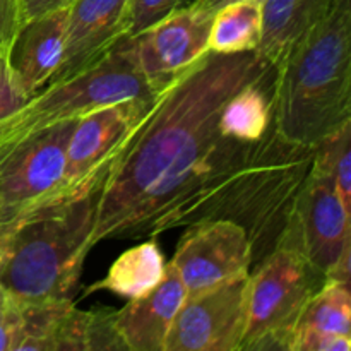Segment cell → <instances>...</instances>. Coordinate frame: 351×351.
<instances>
[{
	"label": "cell",
	"instance_id": "4",
	"mask_svg": "<svg viewBox=\"0 0 351 351\" xmlns=\"http://www.w3.org/2000/svg\"><path fill=\"white\" fill-rule=\"evenodd\" d=\"M103 185L62 195L16 219L0 263V287L16 304L72 298L95 245Z\"/></svg>",
	"mask_w": 351,
	"mask_h": 351
},
{
	"label": "cell",
	"instance_id": "25",
	"mask_svg": "<svg viewBox=\"0 0 351 351\" xmlns=\"http://www.w3.org/2000/svg\"><path fill=\"white\" fill-rule=\"evenodd\" d=\"M23 24V0H0V53L7 55Z\"/></svg>",
	"mask_w": 351,
	"mask_h": 351
},
{
	"label": "cell",
	"instance_id": "15",
	"mask_svg": "<svg viewBox=\"0 0 351 351\" xmlns=\"http://www.w3.org/2000/svg\"><path fill=\"white\" fill-rule=\"evenodd\" d=\"M185 297L180 274L168 263L163 278L149 293L132 298L122 311L115 312V326L127 350L165 351L168 331Z\"/></svg>",
	"mask_w": 351,
	"mask_h": 351
},
{
	"label": "cell",
	"instance_id": "7",
	"mask_svg": "<svg viewBox=\"0 0 351 351\" xmlns=\"http://www.w3.org/2000/svg\"><path fill=\"white\" fill-rule=\"evenodd\" d=\"M77 120L53 123L0 146V206L9 215L17 218L67 195L65 161Z\"/></svg>",
	"mask_w": 351,
	"mask_h": 351
},
{
	"label": "cell",
	"instance_id": "22",
	"mask_svg": "<svg viewBox=\"0 0 351 351\" xmlns=\"http://www.w3.org/2000/svg\"><path fill=\"white\" fill-rule=\"evenodd\" d=\"M184 0H129L127 2L125 36L136 38L147 27L163 21L177 9Z\"/></svg>",
	"mask_w": 351,
	"mask_h": 351
},
{
	"label": "cell",
	"instance_id": "13",
	"mask_svg": "<svg viewBox=\"0 0 351 351\" xmlns=\"http://www.w3.org/2000/svg\"><path fill=\"white\" fill-rule=\"evenodd\" d=\"M127 2L74 0L67 7L64 55L51 81L69 77L91 65L125 36Z\"/></svg>",
	"mask_w": 351,
	"mask_h": 351
},
{
	"label": "cell",
	"instance_id": "8",
	"mask_svg": "<svg viewBox=\"0 0 351 351\" xmlns=\"http://www.w3.org/2000/svg\"><path fill=\"white\" fill-rule=\"evenodd\" d=\"M350 216L332 178L312 167L278 245L300 252L326 276L351 249Z\"/></svg>",
	"mask_w": 351,
	"mask_h": 351
},
{
	"label": "cell",
	"instance_id": "19",
	"mask_svg": "<svg viewBox=\"0 0 351 351\" xmlns=\"http://www.w3.org/2000/svg\"><path fill=\"white\" fill-rule=\"evenodd\" d=\"M263 38V2L237 0L213 12L209 51L243 53L259 50Z\"/></svg>",
	"mask_w": 351,
	"mask_h": 351
},
{
	"label": "cell",
	"instance_id": "2",
	"mask_svg": "<svg viewBox=\"0 0 351 351\" xmlns=\"http://www.w3.org/2000/svg\"><path fill=\"white\" fill-rule=\"evenodd\" d=\"M314 163V147L290 143L273 123L266 136L243 143L213 173L185 211L180 226L228 219L242 226L252 266L276 249Z\"/></svg>",
	"mask_w": 351,
	"mask_h": 351
},
{
	"label": "cell",
	"instance_id": "29",
	"mask_svg": "<svg viewBox=\"0 0 351 351\" xmlns=\"http://www.w3.org/2000/svg\"><path fill=\"white\" fill-rule=\"evenodd\" d=\"M230 2H237V0H194L191 5L213 14L216 9H219V7L226 5V3H230ZM259 2H263V0H259Z\"/></svg>",
	"mask_w": 351,
	"mask_h": 351
},
{
	"label": "cell",
	"instance_id": "27",
	"mask_svg": "<svg viewBox=\"0 0 351 351\" xmlns=\"http://www.w3.org/2000/svg\"><path fill=\"white\" fill-rule=\"evenodd\" d=\"M74 0H23V23L53 10L65 9Z\"/></svg>",
	"mask_w": 351,
	"mask_h": 351
},
{
	"label": "cell",
	"instance_id": "17",
	"mask_svg": "<svg viewBox=\"0 0 351 351\" xmlns=\"http://www.w3.org/2000/svg\"><path fill=\"white\" fill-rule=\"evenodd\" d=\"M274 75L276 71L230 96L218 119V129L223 136L245 143L266 136L274 123Z\"/></svg>",
	"mask_w": 351,
	"mask_h": 351
},
{
	"label": "cell",
	"instance_id": "31",
	"mask_svg": "<svg viewBox=\"0 0 351 351\" xmlns=\"http://www.w3.org/2000/svg\"><path fill=\"white\" fill-rule=\"evenodd\" d=\"M3 60H5V55H3V53H0V64H2Z\"/></svg>",
	"mask_w": 351,
	"mask_h": 351
},
{
	"label": "cell",
	"instance_id": "21",
	"mask_svg": "<svg viewBox=\"0 0 351 351\" xmlns=\"http://www.w3.org/2000/svg\"><path fill=\"white\" fill-rule=\"evenodd\" d=\"M312 167L332 178L343 204L351 211V122L315 144Z\"/></svg>",
	"mask_w": 351,
	"mask_h": 351
},
{
	"label": "cell",
	"instance_id": "1",
	"mask_svg": "<svg viewBox=\"0 0 351 351\" xmlns=\"http://www.w3.org/2000/svg\"><path fill=\"white\" fill-rule=\"evenodd\" d=\"M273 71L257 50L208 51L160 89L106 175L95 243L154 239L165 213L215 146L223 105L233 93Z\"/></svg>",
	"mask_w": 351,
	"mask_h": 351
},
{
	"label": "cell",
	"instance_id": "3",
	"mask_svg": "<svg viewBox=\"0 0 351 351\" xmlns=\"http://www.w3.org/2000/svg\"><path fill=\"white\" fill-rule=\"evenodd\" d=\"M351 122V2L335 0L276 67L274 125L314 147Z\"/></svg>",
	"mask_w": 351,
	"mask_h": 351
},
{
	"label": "cell",
	"instance_id": "23",
	"mask_svg": "<svg viewBox=\"0 0 351 351\" xmlns=\"http://www.w3.org/2000/svg\"><path fill=\"white\" fill-rule=\"evenodd\" d=\"M351 336L324 335L315 331H295L291 351H350Z\"/></svg>",
	"mask_w": 351,
	"mask_h": 351
},
{
	"label": "cell",
	"instance_id": "24",
	"mask_svg": "<svg viewBox=\"0 0 351 351\" xmlns=\"http://www.w3.org/2000/svg\"><path fill=\"white\" fill-rule=\"evenodd\" d=\"M19 339V305L0 287V351H16Z\"/></svg>",
	"mask_w": 351,
	"mask_h": 351
},
{
	"label": "cell",
	"instance_id": "11",
	"mask_svg": "<svg viewBox=\"0 0 351 351\" xmlns=\"http://www.w3.org/2000/svg\"><path fill=\"white\" fill-rule=\"evenodd\" d=\"M187 228L171 259L187 297L250 273L252 247L242 226L228 219H208Z\"/></svg>",
	"mask_w": 351,
	"mask_h": 351
},
{
	"label": "cell",
	"instance_id": "14",
	"mask_svg": "<svg viewBox=\"0 0 351 351\" xmlns=\"http://www.w3.org/2000/svg\"><path fill=\"white\" fill-rule=\"evenodd\" d=\"M65 24L67 7L21 24L5 62L14 82L27 99L57 74L64 55Z\"/></svg>",
	"mask_w": 351,
	"mask_h": 351
},
{
	"label": "cell",
	"instance_id": "26",
	"mask_svg": "<svg viewBox=\"0 0 351 351\" xmlns=\"http://www.w3.org/2000/svg\"><path fill=\"white\" fill-rule=\"evenodd\" d=\"M26 101L27 98L17 88L7 67V62L3 60L0 64V122L17 112Z\"/></svg>",
	"mask_w": 351,
	"mask_h": 351
},
{
	"label": "cell",
	"instance_id": "16",
	"mask_svg": "<svg viewBox=\"0 0 351 351\" xmlns=\"http://www.w3.org/2000/svg\"><path fill=\"white\" fill-rule=\"evenodd\" d=\"M332 3L335 0H263V38L257 51L276 69Z\"/></svg>",
	"mask_w": 351,
	"mask_h": 351
},
{
	"label": "cell",
	"instance_id": "5",
	"mask_svg": "<svg viewBox=\"0 0 351 351\" xmlns=\"http://www.w3.org/2000/svg\"><path fill=\"white\" fill-rule=\"evenodd\" d=\"M137 64L132 38L123 36L105 55L69 77L55 79L0 122V146L113 103L156 96Z\"/></svg>",
	"mask_w": 351,
	"mask_h": 351
},
{
	"label": "cell",
	"instance_id": "30",
	"mask_svg": "<svg viewBox=\"0 0 351 351\" xmlns=\"http://www.w3.org/2000/svg\"><path fill=\"white\" fill-rule=\"evenodd\" d=\"M17 218H19V216H17ZM10 219H16V216L9 215V213H7L5 209H3L2 206H0V223H2V221H10Z\"/></svg>",
	"mask_w": 351,
	"mask_h": 351
},
{
	"label": "cell",
	"instance_id": "28",
	"mask_svg": "<svg viewBox=\"0 0 351 351\" xmlns=\"http://www.w3.org/2000/svg\"><path fill=\"white\" fill-rule=\"evenodd\" d=\"M16 219H10V221L0 223V263H2V257H3V254H5L7 243H9V237H10V233H12V228H14V223H16Z\"/></svg>",
	"mask_w": 351,
	"mask_h": 351
},
{
	"label": "cell",
	"instance_id": "10",
	"mask_svg": "<svg viewBox=\"0 0 351 351\" xmlns=\"http://www.w3.org/2000/svg\"><path fill=\"white\" fill-rule=\"evenodd\" d=\"M249 274L185 297L168 331L165 351H240Z\"/></svg>",
	"mask_w": 351,
	"mask_h": 351
},
{
	"label": "cell",
	"instance_id": "18",
	"mask_svg": "<svg viewBox=\"0 0 351 351\" xmlns=\"http://www.w3.org/2000/svg\"><path fill=\"white\" fill-rule=\"evenodd\" d=\"M165 269L167 263L163 252L160 250V245L151 239L139 245L130 247L122 256H119V259L110 266L106 276L91 285L84 295L88 297L95 291L105 290L127 300L139 298L149 293L160 283Z\"/></svg>",
	"mask_w": 351,
	"mask_h": 351
},
{
	"label": "cell",
	"instance_id": "9",
	"mask_svg": "<svg viewBox=\"0 0 351 351\" xmlns=\"http://www.w3.org/2000/svg\"><path fill=\"white\" fill-rule=\"evenodd\" d=\"M154 98L127 99L82 115L72 130L65 161V192L86 191L106 180L113 161Z\"/></svg>",
	"mask_w": 351,
	"mask_h": 351
},
{
	"label": "cell",
	"instance_id": "6",
	"mask_svg": "<svg viewBox=\"0 0 351 351\" xmlns=\"http://www.w3.org/2000/svg\"><path fill=\"white\" fill-rule=\"evenodd\" d=\"M326 276L288 245L271 250L249 274L240 351H291L295 328Z\"/></svg>",
	"mask_w": 351,
	"mask_h": 351
},
{
	"label": "cell",
	"instance_id": "12",
	"mask_svg": "<svg viewBox=\"0 0 351 351\" xmlns=\"http://www.w3.org/2000/svg\"><path fill=\"white\" fill-rule=\"evenodd\" d=\"M213 14L180 7L132 38L137 64L156 91L163 89L209 51Z\"/></svg>",
	"mask_w": 351,
	"mask_h": 351
},
{
	"label": "cell",
	"instance_id": "20",
	"mask_svg": "<svg viewBox=\"0 0 351 351\" xmlns=\"http://www.w3.org/2000/svg\"><path fill=\"white\" fill-rule=\"evenodd\" d=\"M295 331L351 336L350 285L326 280L305 305Z\"/></svg>",
	"mask_w": 351,
	"mask_h": 351
}]
</instances>
